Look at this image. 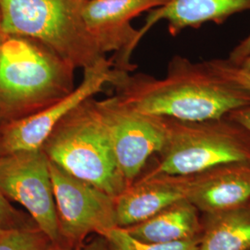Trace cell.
<instances>
[{"mask_svg":"<svg viewBox=\"0 0 250 250\" xmlns=\"http://www.w3.org/2000/svg\"><path fill=\"white\" fill-rule=\"evenodd\" d=\"M113 87L127 107L182 121L216 119L250 107V90L224 72L219 60L193 62L174 56L164 78L125 72Z\"/></svg>","mask_w":250,"mask_h":250,"instance_id":"6da1fadb","label":"cell"},{"mask_svg":"<svg viewBox=\"0 0 250 250\" xmlns=\"http://www.w3.org/2000/svg\"><path fill=\"white\" fill-rule=\"evenodd\" d=\"M76 69L27 36L0 40V126L33 116L75 88Z\"/></svg>","mask_w":250,"mask_h":250,"instance_id":"7a4b0ae2","label":"cell"},{"mask_svg":"<svg viewBox=\"0 0 250 250\" xmlns=\"http://www.w3.org/2000/svg\"><path fill=\"white\" fill-rule=\"evenodd\" d=\"M42 149L60 168L111 197H116L129 187L117 163L110 135L94 98L63 118Z\"/></svg>","mask_w":250,"mask_h":250,"instance_id":"3957f363","label":"cell"},{"mask_svg":"<svg viewBox=\"0 0 250 250\" xmlns=\"http://www.w3.org/2000/svg\"><path fill=\"white\" fill-rule=\"evenodd\" d=\"M83 3L84 0H0L2 31L37 40L75 69L84 70L107 56L83 21Z\"/></svg>","mask_w":250,"mask_h":250,"instance_id":"277c9868","label":"cell"},{"mask_svg":"<svg viewBox=\"0 0 250 250\" xmlns=\"http://www.w3.org/2000/svg\"><path fill=\"white\" fill-rule=\"evenodd\" d=\"M166 119L167 139L147 174L191 175L223 164L250 162V131L229 115L202 121Z\"/></svg>","mask_w":250,"mask_h":250,"instance_id":"5b68a950","label":"cell"},{"mask_svg":"<svg viewBox=\"0 0 250 250\" xmlns=\"http://www.w3.org/2000/svg\"><path fill=\"white\" fill-rule=\"evenodd\" d=\"M96 103L110 135L119 168L130 186L139 178L152 156L163 148L167 119L134 110L115 95L96 99Z\"/></svg>","mask_w":250,"mask_h":250,"instance_id":"8992f818","label":"cell"},{"mask_svg":"<svg viewBox=\"0 0 250 250\" xmlns=\"http://www.w3.org/2000/svg\"><path fill=\"white\" fill-rule=\"evenodd\" d=\"M0 190L23 206L52 244L62 234L54 198L49 160L40 148L0 156Z\"/></svg>","mask_w":250,"mask_h":250,"instance_id":"52a82bcc","label":"cell"},{"mask_svg":"<svg viewBox=\"0 0 250 250\" xmlns=\"http://www.w3.org/2000/svg\"><path fill=\"white\" fill-rule=\"evenodd\" d=\"M124 71L114 68L107 57L83 70V79L70 94L33 116L0 126V150L2 154L30 151L43 145L63 118L87 99L113 86Z\"/></svg>","mask_w":250,"mask_h":250,"instance_id":"ba28073f","label":"cell"},{"mask_svg":"<svg viewBox=\"0 0 250 250\" xmlns=\"http://www.w3.org/2000/svg\"><path fill=\"white\" fill-rule=\"evenodd\" d=\"M49 170L62 237L79 241L93 232L103 236L117 227L115 197L50 161Z\"/></svg>","mask_w":250,"mask_h":250,"instance_id":"9c48e42d","label":"cell"},{"mask_svg":"<svg viewBox=\"0 0 250 250\" xmlns=\"http://www.w3.org/2000/svg\"><path fill=\"white\" fill-rule=\"evenodd\" d=\"M170 0H85L82 16L90 35L103 54L113 52L110 60L119 71L131 72L136 66L131 57L139 44L138 30L131 21L145 11Z\"/></svg>","mask_w":250,"mask_h":250,"instance_id":"30bf717a","label":"cell"},{"mask_svg":"<svg viewBox=\"0 0 250 250\" xmlns=\"http://www.w3.org/2000/svg\"><path fill=\"white\" fill-rule=\"evenodd\" d=\"M193 175L144 174L115 197L117 227L140 224L183 199H188Z\"/></svg>","mask_w":250,"mask_h":250,"instance_id":"8fae6325","label":"cell"},{"mask_svg":"<svg viewBox=\"0 0 250 250\" xmlns=\"http://www.w3.org/2000/svg\"><path fill=\"white\" fill-rule=\"evenodd\" d=\"M192 175L188 199L202 213L232 208L250 200V162L223 164Z\"/></svg>","mask_w":250,"mask_h":250,"instance_id":"7c38bea8","label":"cell"},{"mask_svg":"<svg viewBox=\"0 0 250 250\" xmlns=\"http://www.w3.org/2000/svg\"><path fill=\"white\" fill-rule=\"evenodd\" d=\"M250 12V0H170L149 10L143 27L138 30L139 41L155 24L167 21L170 36L188 29H197L207 22L222 24L232 15Z\"/></svg>","mask_w":250,"mask_h":250,"instance_id":"4fadbf2b","label":"cell"},{"mask_svg":"<svg viewBox=\"0 0 250 250\" xmlns=\"http://www.w3.org/2000/svg\"><path fill=\"white\" fill-rule=\"evenodd\" d=\"M197 207L183 199L140 224L124 228L131 236L146 243L182 241L201 235L202 216Z\"/></svg>","mask_w":250,"mask_h":250,"instance_id":"5bb4252c","label":"cell"},{"mask_svg":"<svg viewBox=\"0 0 250 250\" xmlns=\"http://www.w3.org/2000/svg\"><path fill=\"white\" fill-rule=\"evenodd\" d=\"M197 250H250V200L232 208L203 213Z\"/></svg>","mask_w":250,"mask_h":250,"instance_id":"9a60e30c","label":"cell"},{"mask_svg":"<svg viewBox=\"0 0 250 250\" xmlns=\"http://www.w3.org/2000/svg\"><path fill=\"white\" fill-rule=\"evenodd\" d=\"M103 237L116 250H197L200 236L170 243H146L131 236L124 228L115 227Z\"/></svg>","mask_w":250,"mask_h":250,"instance_id":"2e32d148","label":"cell"},{"mask_svg":"<svg viewBox=\"0 0 250 250\" xmlns=\"http://www.w3.org/2000/svg\"><path fill=\"white\" fill-rule=\"evenodd\" d=\"M50 240L38 227L0 229V250H48Z\"/></svg>","mask_w":250,"mask_h":250,"instance_id":"e0dca14e","label":"cell"},{"mask_svg":"<svg viewBox=\"0 0 250 250\" xmlns=\"http://www.w3.org/2000/svg\"><path fill=\"white\" fill-rule=\"evenodd\" d=\"M2 155L0 150V156ZM18 226L17 211L10 206L8 198L0 190V229Z\"/></svg>","mask_w":250,"mask_h":250,"instance_id":"ac0fdd59","label":"cell"},{"mask_svg":"<svg viewBox=\"0 0 250 250\" xmlns=\"http://www.w3.org/2000/svg\"><path fill=\"white\" fill-rule=\"evenodd\" d=\"M223 70L233 80L237 81L243 86L250 90V73L245 72L240 67L230 62L228 60H219Z\"/></svg>","mask_w":250,"mask_h":250,"instance_id":"d6986e66","label":"cell"},{"mask_svg":"<svg viewBox=\"0 0 250 250\" xmlns=\"http://www.w3.org/2000/svg\"><path fill=\"white\" fill-rule=\"evenodd\" d=\"M250 52V34L236 45L227 59L232 64L239 66Z\"/></svg>","mask_w":250,"mask_h":250,"instance_id":"ffe728a7","label":"cell"},{"mask_svg":"<svg viewBox=\"0 0 250 250\" xmlns=\"http://www.w3.org/2000/svg\"><path fill=\"white\" fill-rule=\"evenodd\" d=\"M229 116L238 122L239 124L244 125L247 129L250 131V107H245L233 111Z\"/></svg>","mask_w":250,"mask_h":250,"instance_id":"44dd1931","label":"cell"},{"mask_svg":"<svg viewBox=\"0 0 250 250\" xmlns=\"http://www.w3.org/2000/svg\"><path fill=\"white\" fill-rule=\"evenodd\" d=\"M238 67H240L242 70H244L245 72H250V52Z\"/></svg>","mask_w":250,"mask_h":250,"instance_id":"7402d4cb","label":"cell"},{"mask_svg":"<svg viewBox=\"0 0 250 250\" xmlns=\"http://www.w3.org/2000/svg\"><path fill=\"white\" fill-rule=\"evenodd\" d=\"M3 35H4V33H3V31H2V27H1V17H0V40H1V38H2Z\"/></svg>","mask_w":250,"mask_h":250,"instance_id":"603a6c76","label":"cell"},{"mask_svg":"<svg viewBox=\"0 0 250 250\" xmlns=\"http://www.w3.org/2000/svg\"><path fill=\"white\" fill-rule=\"evenodd\" d=\"M108 245H109V244H108ZM115 250V249H114V248H112V247H111V246H110V245H109V249H108V250Z\"/></svg>","mask_w":250,"mask_h":250,"instance_id":"cb8c5ba5","label":"cell"},{"mask_svg":"<svg viewBox=\"0 0 250 250\" xmlns=\"http://www.w3.org/2000/svg\"><path fill=\"white\" fill-rule=\"evenodd\" d=\"M84 1H85V0H84Z\"/></svg>","mask_w":250,"mask_h":250,"instance_id":"d4e9b609","label":"cell"}]
</instances>
